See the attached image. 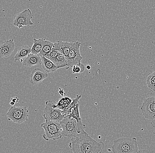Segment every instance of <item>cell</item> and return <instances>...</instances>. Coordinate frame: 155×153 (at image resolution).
Returning <instances> with one entry per match:
<instances>
[{"label": "cell", "instance_id": "5bb4252c", "mask_svg": "<svg viewBox=\"0 0 155 153\" xmlns=\"http://www.w3.org/2000/svg\"><path fill=\"white\" fill-rule=\"evenodd\" d=\"M72 101L71 98L68 97H64L60 99L58 101H56L55 105L57 108L62 110L63 114L66 116V113Z\"/></svg>", "mask_w": 155, "mask_h": 153}, {"label": "cell", "instance_id": "30bf717a", "mask_svg": "<svg viewBox=\"0 0 155 153\" xmlns=\"http://www.w3.org/2000/svg\"><path fill=\"white\" fill-rule=\"evenodd\" d=\"M15 49L14 40L10 39L0 42V58H8Z\"/></svg>", "mask_w": 155, "mask_h": 153}, {"label": "cell", "instance_id": "d4e9b609", "mask_svg": "<svg viewBox=\"0 0 155 153\" xmlns=\"http://www.w3.org/2000/svg\"><path fill=\"white\" fill-rule=\"evenodd\" d=\"M11 101H13L15 104L18 103V101H19V98L17 97L12 98H11Z\"/></svg>", "mask_w": 155, "mask_h": 153}, {"label": "cell", "instance_id": "ffe728a7", "mask_svg": "<svg viewBox=\"0 0 155 153\" xmlns=\"http://www.w3.org/2000/svg\"><path fill=\"white\" fill-rule=\"evenodd\" d=\"M65 117H69L76 120L77 122L82 121V119L79 113V104L77 103L76 106L71 109V113L69 115Z\"/></svg>", "mask_w": 155, "mask_h": 153}, {"label": "cell", "instance_id": "9a60e30c", "mask_svg": "<svg viewBox=\"0 0 155 153\" xmlns=\"http://www.w3.org/2000/svg\"><path fill=\"white\" fill-rule=\"evenodd\" d=\"M31 47L28 45H23L19 47L15 56V61H18L27 58L31 54Z\"/></svg>", "mask_w": 155, "mask_h": 153}, {"label": "cell", "instance_id": "2e32d148", "mask_svg": "<svg viewBox=\"0 0 155 153\" xmlns=\"http://www.w3.org/2000/svg\"><path fill=\"white\" fill-rule=\"evenodd\" d=\"M41 58V66L42 69L45 72L48 73L53 72L58 69V67L54 65L52 61L46 58L45 57H42Z\"/></svg>", "mask_w": 155, "mask_h": 153}, {"label": "cell", "instance_id": "6da1fadb", "mask_svg": "<svg viewBox=\"0 0 155 153\" xmlns=\"http://www.w3.org/2000/svg\"><path fill=\"white\" fill-rule=\"evenodd\" d=\"M104 146L103 142L95 140L86 131L78 137L71 138L69 144L73 153H101Z\"/></svg>", "mask_w": 155, "mask_h": 153}, {"label": "cell", "instance_id": "7a4b0ae2", "mask_svg": "<svg viewBox=\"0 0 155 153\" xmlns=\"http://www.w3.org/2000/svg\"><path fill=\"white\" fill-rule=\"evenodd\" d=\"M111 149L113 153H137L139 150L135 137L115 139Z\"/></svg>", "mask_w": 155, "mask_h": 153}, {"label": "cell", "instance_id": "d6986e66", "mask_svg": "<svg viewBox=\"0 0 155 153\" xmlns=\"http://www.w3.org/2000/svg\"><path fill=\"white\" fill-rule=\"evenodd\" d=\"M53 45L54 43L45 40L42 49L38 55L41 57H45L48 55L53 49Z\"/></svg>", "mask_w": 155, "mask_h": 153}, {"label": "cell", "instance_id": "3957f363", "mask_svg": "<svg viewBox=\"0 0 155 153\" xmlns=\"http://www.w3.org/2000/svg\"><path fill=\"white\" fill-rule=\"evenodd\" d=\"M41 127L44 129L45 133L43 138L48 141L50 139L57 140L62 137L61 125L60 123L51 121H45L41 125Z\"/></svg>", "mask_w": 155, "mask_h": 153}, {"label": "cell", "instance_id": "cb8c5ba5", "mask_svg": "<svg viewBox=\"0 0 155 153\" xmlns=\"http://www.w3.org/2000/svg\"><path fill=\"white\" fill-rule=\"evenodd\" d=\"M59 54H60V53L58 52V51L52 49V51L50 52V53L45 57L53 62V60L55 59L58 57V55Z\"/></svg>", "mask_w": 155, "mask_h": 153}, {"label": "cell", "instance_id": "f1b7e54d", "mask_svg": "<svg viewBox=\"0 0 155 153\" xmlns=\"http://www.w3.org/2000/svg\"><path fill=\"white\" fill-rule=\"evenodd\" d=\"M15 103H14L13 101H11L10 102V105H12V106H13V105H15Z\"/></svg>", "mask_w": 155, "mask_h": 153}, {"label": "cell", "instance_id": "4316f807", "mask_svg": "<svg viewBox=\"0 0 155 153\" xmlns=\"http://www.w3.org/2000/svg\"><path fill=\"white\" fill-rule=\"evenodd\" d=\"M137 153H149L148 151L145 150H142V149H140L137 152Z\"/></svg>", "mask_w": 155, "mask_h": 153}, {"label": "cell", "instance_id": "9c48e42d", "mask_svg": "<svg viewBox=\"0 0 155 153\" xmlns=\"http://www.w3.org/2000/svg\"><path fill=\"white\" fill-rule=\"evenodd\" d=\"M140 110L143 117L146 119H155V97L145 99L142 103Z\"/></svg>", "mask_w": 155, "mask_h": 153}, {"label": "cell", "instance_id": "e0dca14e", "mask_svg": "<svg viewBox=\"0 0 155 153\" xmlns=\"http://www.w3.org/2000/svg\"><path fill=\"white\" fill-rule=\"evenodd\" d=\"M45 39L44 38H34L33 45L31 49V54L35 55H38L43 47Z\"/></svg>", "mask_w": 155, "mask_h": 153}, {"label": "cell", "instance_id": "ac0fdd59", "mask_svg": "<svg viewBox=\"0 0 155 153\" xmlns=\"http://www.w3.org/2000/svg\"><path fill=\"white\" fill-rule=\"evenodd\" d=\"M52 62L58 67V69L68 67L66 57L60 53Z\"/></svg>", "mask_w": 155, "mask_h": 153}, {"label": "cell", "instance_id": "52a82bcc", "mask_svg": "<svg viewBox=\"0 0 155 153\" xmlns=\"http://www.w3.org/2000/svg\"><path fill=\"white\" fill-rule=\"evenodd\" d=\"M71 49L68 56L66 57L67 62L68 68L72 67L75 65L81 64L82 57L80 52V47L82 43L78 41L72 42Z\"/></svg>", "mask_w": 155, "mask_h": 153}, {"label": "cell", "instance_id": "44dd1931", "mask_svg": "<svg viewBox=\"0 0 155 153\" xmlns=\"http://www.w3.org/2000/svg\"><path fill=\"white\" fill-rule=\"evenodd\" d=\"M146 84L150 91L155 92V71L148 75L146 79Z\"/></svg>", "mask_w": 155, "mask_h": 153}, {"label": "cell", "instance_id": "484cf974", "mask_svg": "<svg viewBox=\"0 0 155 153\" xmlns=\"http://www.w3.org/2000/svg\"><path fill=\"white\" fill-rule=\"evenodd\" d=\"M59 93L61 96H63L65 95L64 91L63 89L60 88H59Z\"/></svg>", "mask_w": 155, "mask_h": 153}, {"label": "cell", "instance_id": "5b68a950", "mask_svg": "<svg viewBox=\"0 0 155 153\" xmlns=\"http://www.w3.org/2000/svg\"><path fill=\"white\" fill-rule=\"evenodd\" d=\"M43 117L45 121H51L60 123L66 117L62 110L56 107L55 104L51 101L45 102Z\"/></svg>", "mask_w": 155, "mask_h": 153}, {"label": "cell", "instance_id": "8fae6325", "mask_svg": "<svg viewBox=\"0 0 155 153\" xmlns=\"http://www.w3.org/2000/svg\"><path fill=\"white\" fill-rule=\"evenodd\" d=\"M48 74L43 69L39 68L34 69L30 75V82L32 85H36L41 83L48 78Z\"/></svg>", "mask_w": 155, "mask_h": 153}, {"label": "cell", "instance_id": "8992f818", "mask_svg": "<svg viewBox=\"0 0 155 153\" xmlns=\"http://www.w3.org/2000/svg\"><path fill=\"white\" fill-rule=\"evenodd\" d=\"M29 110L26 107L12 106L6 113L8 121L17 124H22L28 121Z\"/></svg>", "mask_w": 155, "mask_h": 153}, {"label": "cell", "instance_id": "7402d4cb", "mask_svg": "<svg viewBox=\"0 0 155 153\" xmlns=\"http://www.w3.org/2000/svg\"><path fill=\"white\" fill-rule=\"evenodd\" d=\"M81 97H82V96L81 95H79L76 96V98H75L72 99V102H71V104L70 105L69 107L68 108L67 111L66 113V116L70 114V113H71V109H73L74 107L76 106L77 103H79V99L81 98Z\"/></svg>", "mask_w": 155, "mask_h": 153}, {"label": "cell", "instance_id": "277c9868", "mask_svg": "<svg viewBox=\"0 0 155 153\" xmlns=\"http://www.w3.org/2000/svg\"><path fill=\"white\" fill-rule=\"evenodd\" d=\"M61 125L62 137L69 138H76L85 132H80L78 129V125L75 119L69 117H65L60 122Z\"/></svg>", "mask_w": 155, "mask_h": 153}, {"label": "cell", "instance_id": "83f0119b", "mask_svg": "<svg viewBox=\"0 0 155 153\" xmlns=\"http://www.w3.org/2000/svg\"><path fill=\"white\" fill-rule=\"evenodd\" d=\"M86 68H87V70H89L91 69V66L90 65H87V66H86Z\"/></svg>", "mask_w": 155, "mask_h": 153}, {"label": "cell", "instance_id": "603a6c76", "mask_svg": "<svg viewBox=\"0 0 155 153\" xmlns=\"http://www.w3.org/2000/svg\"><path fill=\"white\" fill-rule=\"evenodd\" d=\"M85 66L83 64L79 65H75L72 67V73L73 74H80L84 71Z\"/></svg>", "mask_w": 155, "mask_h": 153}, {"label": "cell", "instance_id": "7c38bea8", "mask_svg": "<svg viewBox=\"0 0 155 153\" xmlns=\"http://www.w3.org/2000/svg\"><path fill=\"white\" fill-rule=\"evenodd\" d=\"M53 45V50L58 51L60 54H62L66 57L71 49L72 42L58 41L54 42Z\"/></svg>", "mask_w": 155, "mask_h": 153}, {"label": "cell", "instance_id": "4fadbf2b", "mask_svg": "<svg viewBox=\"0 0 155 153\" xmlns=\"http://www.w3.org/2000/svg\"><path fill=\"white\" fill-rule=\"evenodd\" d=\"M23 65L26 66L31 67L41 65V58L39 55L30 54L23 61Z\"/></svg>", "mask_w": 155, "mask_h": 153}, {"label": "cell", "instance_id": "ba28073f", "mask_svg": "<svg viewBox=\"0 0 155 153\" xmlns=\"http://www.w3.org/2000/svg\"><path fill=\"white\" fill-rule=\"evenodd\" d=\"M33 17L31 11L30 9H26L22 12L17 13L15 15L13 25L19 29L24 26H30L33 25L31 20Z\"/></svg>", "mask_w": 155, "mask_h": 153}]
</instances>
